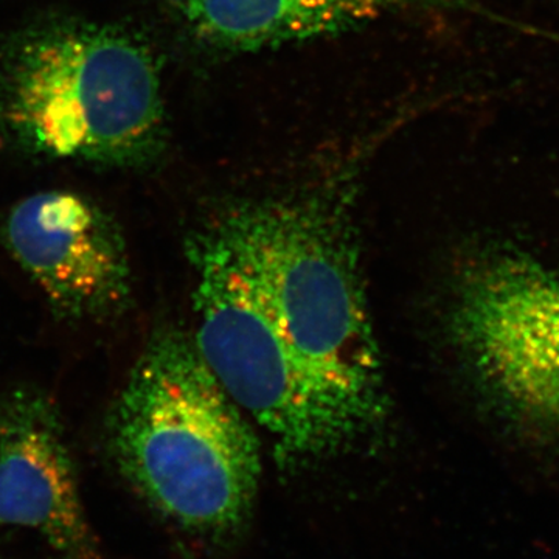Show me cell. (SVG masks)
<instances>
[{"instance_id": "obj_5", "label": "cell", "mask_w": 559, "mask_h": 559, "mask_svg": "<svg viewBox=\"0 0 559 559\" xmlns=\"http://www.w3.org/2000/svg\"><path fill=\"white\" fill-rule=\"evenodd\" d=\"M3 241L13 259L70 322L120 318L132 301V272L119 224L72 191L25 198L7 216Z\"/></svg>"}, {"instance_id": "obj_1", "label": "cell", "mask_w": 559, "mask_h": 559, "mask_svg": "<svg viewBox=\"0 0 559 559\" xmlns=\"http://www.w3.org/2000/svg\"><path fill=\"white\" fill-rule=\"evenodd\" d=\"M347 200L237 202L187 237L194 344L283 469L347 451L388 414Z\"/></svg>"}, {"instance_id": "obj_4", "label": "cell", "mask_w": 559, "mask_h": 559, "mask_svg": "<svg viewBox=\"0 0 559 559\" xmlns=\"http://www.w3.org/2000/svg\"><path fill=\"white\" fill-rule=\"evenodd\" d=\"M451 329L496 404L559 443V275L532 253L502 249L460 278Z\"/></svg>"}, {"instance_id": "obj_6", "label": "cell", "mask_w": 559, "mask_h": 559, "mask_svg": "<svg viewBox=\"0 0 559 559\" xmlns=\"http://www.w3.org/2000/svg\"><path fill=\"white\" fill-rule=\"evenodd\" d=\"M0 524L33 530L62 559H102L60 411L31 385L0 395Z\"/></svg>"}, {"instance_id": "obj_7", "label": "cell", "mask_w": 559, "mask_h": 559, "mask_svg": "<svg viewBox=\"0 0 559 559\" xmlns=\"http://www.w3.org/2000/svg\"><path fill=\"white\" fill-rule=\"evenodd\" d=\"M210 43L257 49L347 31L401 9H459L466 0H171Z\"/></svg>"}, {"instance_id": "obj_2", "label": "cell", "mask_w": 559, "mask_h": 559, "mask_svg": "<svg viewBox=\"0 0 559 559\" xmlns=\"http://www.w3.org/2000/svg\"><path fill=\"white\" fill-rule=\"evenodd\" d=\"M106 440L121 476L180 528L226 544L248 527L260 439L193 337L151 336L110 407Z\"/></svg>"}, {"instance_id": "obj_8", "label": "cell", "mask_w": 559, "mask_h": 559, "mask_svg": "<svg viewBox=\"0 0 559 559\" xmlns=\"http://www.w3.org/2000/svg\"><path fill=\"white\" fill-rule=\"evenodd\" d=\"M557 272H558V275H559V267H558Z\"/></svg>"}, {"instance_id": "obj_3", "label": "cell", "mask_w": 559, "mask_h": 559, "mask_svg": "<svg viewBox=\"0 0 559 559\" xmlns=\"http://www.w3.org/2000/svg\"><path fill=\"white\" fill-rule=\"evenodd\" d=\"M0 128L51 159L148 164L164 140L156 58L121 28L75 21L32 28L0 62Z\"/></svg>"}]
</instances>
